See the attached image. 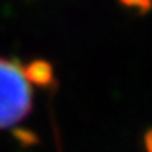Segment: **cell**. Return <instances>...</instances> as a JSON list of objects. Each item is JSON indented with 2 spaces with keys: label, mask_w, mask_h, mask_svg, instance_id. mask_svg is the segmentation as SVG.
Listing matches in <instances>:
<instances>
[{
  "label": "cell",
  "mask_w": 152,
  "mask_h": 152,
  "mask_svg": "<svg viewBox=\"0 0 152 152\" xmlns=\"http://www.w3.org/2000/svg\"><path fill=\"white\" fill-rule=\"evenodd\" d=\"M31 108L32 89L24 66L0 58V129L23 121Z\"/></svg>",
  "instance_id": "obj_1"
},
{
  "label": "cell",
  "mask_w": 152,
  "mask_h": 152,
  "mask_svg": "<svg viewBox=\"0 0 152 152\" xmlns=\"http://www.w3.org/2000/svg\"><path fill=\"white\" fill-rule=\"evenodd\" d=\"M128 8H136L139 12H147L151 7V0H120Z\"/></svg>",
  "instance_id": "obj_2"
}]
</instances>
